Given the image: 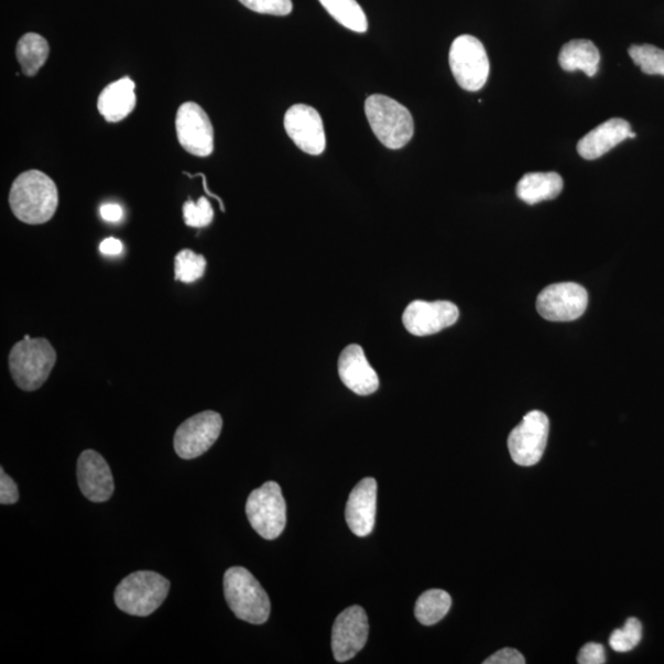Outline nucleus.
Wrapping results in <instances>:
<instances>
[{
	"instance_id": "obj_21",
	"label": "nucleus",
	"mask_w": 664,
	"mask_h": 664,
	"mask_svg": "<svg viewBox=\"0 0 664 664\" xmlns=\"http://www.w3.org/2000/svg\"><path fill=\"white\" fill-rule=\"evenodd\" d=\"M559 63L566 72L581 71L592 78L600 70L601 53L590 40H572L561 49Z\"/></svg>"
},
{
	"instance_id": "obj_1",
	"label": "nucleus",
	"mask_w": 664,
	"mask_h": 664,
	"mask_svg": "<svg viewBox=\"0 0 664 664\" xmlns=\"http://www.w3.org/2000/svg\"><path fill=\"white\" fill-rule=\"evenodd\" d=\"M56 183L39 170H29L14 180L9 193V204L19 221L45 224L52 220L59 207Z\"/></svg>"
},
{
	"instance_id": "obj_22",
	"label": "nucleus",
	"mask_w": 664,
	"mask_h": 664,
	"mask_svg": "<svg viewBox=\"0 0 664 664\" xmlns=\"http://www.w3.org/2000/svg\"><path fill=\"white\" fill-rule=\"evenodd\" d=\"M49 54L48 40L35 32H29L18 42L17 59L27 77H34L39 73L46 63Z\"/></svg>"
},
{
	"instance_id": "obj_35",
	"label": "nucleus",
	"mask_w": 664,
	"mask_h": 664,
	"mask_svg": "<svg viewBox=\"0 0 664 664\" xmlns=\"http://www.w3.org/2000/svg\"><path fill=\"white\" fill-rule=\"evenodd\" d=\"M183 176H187V177H189L190 179H194V178H202L204 192H205L207 194L211 196V198L215 199L218 202H220V205H221V210H222V212H225V207H224V203H223L222 199H221V198H218V196H217V194H214V193H212V192L210 191L209 187H207V179H205V176H204V173H202V172H199V173H194V176H192V173H189L188 171H183Z\"/></svg>"
},
{
	"instance_id": "obj_31",
	"label": "nucleus",
	"mask_w": 664,
	"mask_h": 664,
	"mask_svg": "<svg viewBox=\"0 0 664 664\" xmlns=\"http://www.w3.org/2000/svg\"><path fill=\"white\" fill-rule=\"evenodd\" d=\"M605 661L604 647L596 642L584 645L577 657V662L580 664H603Z\"/></svg>"
},
{
	"instance_id": "obj_27",
	"label": "nucleus",
	"mask_w": 664,
	"mask_h": 664,
	"mask_svg": "<svg viewBox=\"0 0 664 664\" xmlns=\"http://www.w3.org/2000/svg\"><path fill=\"white\" fill-rule=\"evenodd\" d=\"M642 637V625L636 618H629L624 628L616 629L609 637V645L616 652L634 650Z\"/></svg>"
},
{
	"instance_id": "obj_13",
	"label": "nucleus",
	"mask_w": 664,
	"mask_h": 664,
	"mask_svg": "<svg viewBox=\"0 0 664 664\" xmlns=\"http://www.w3.org/2000/svg\"><path fill=\"white\" fill-rule=\"evenodd\" d=\"M369 634L368 616L358 605L347 608L336 618L333 626L331 645L337 662L352 660L367 644Z\"/></svg>"
},
{
	"instance_id": "obj_19",
	"label": "nucleus",
	"mask_w": 664,
	"mask_h": 664,
	"mask_svg": "<svg viewBox=\"0 0 664 664\" xmlns=\"http://www.w3.org/2000/svg\"><path fill=\"white\" fill-rule=\"evenodd\" d=\"M135 89V82L128 77L106 86L97 99V110L107 123L123 122L135 110L137 103Z\"/></svg>"
},
{
	"instance_id": "obj_8",
	"label": "nucleus",
	"mask_w": 664,
	"mask_h": 664,
	"mask_svg": "<svg viewBox=\"0 0 664 664\" xmlns=\"http://www.w3.org/2000/svg\"><path fill=\"white\" fill-rule=\"evenodd\" d=\"M223 419L215 411H203L182 422L173 435V449L182 460H194L220 439Z\"/></svg>"
},
{
	"instance_id": "obj_23",
	"label": "nucleus",
	"mask_w": 664,
	"mask_h": 664,
	"mask_svg": "<svg viewBox=\"0 0 664 664\" xmlns=\"http://www.w3.org/2000/svg\"><path fill=\"white\" fill-rule=\"evenodd\" d=\"M337 23L348 30L363 34L368 30V20L361 6L356 0H319Z\"/></svg>"
},
{
	"instance_id": "obj_34",
	"label": "nucleus",
	"mask_w": 664,
	"mask_h": 664,
	"mask_svg": "<svg viewBox=\"0 0 664 664\" xmlns=\"http://www.w3.org/2000/svg\"><path fill=\"white\" fill-rule=\"evenodd\" d=\"M124 244L116 238H107L101 244V252L107 256H116L123 253Z\"/></svg>"
},
{
	"instance_id": "obj_5",
	"label": "nucleus",
	"mask_w": 664,
	"mask_h": 664,
	"mask_svg": "<svg viewBox=\"0 0 664 664\" xmlns=\"http://www.w3.org/2000/svg\"><path fill=\"white\" fill-rule=\"evenodd\" d=\"M170 582L154 571L130 573L116 587L115 602L123 612L135 616H148L165 603Z\"/></svg>"
},
{
	"instance_id": "obj_18",
	"label": "nucleus",
	"mask_w": 664,
	"mask_h": 664,
	"mask_svg": "<svg viewBox=\"0 0 664 664\" xmlns=\"http://www.w3.org/2000/svg\"><path fill=\"white\" fill-rule=\"evenodd\" d=\"M631 126L623 118L608 119L604 124L588 133L577 145V151L587 160L603 157L613 148L630 138Z\"/></svg>"
},
{
	"instance_id": "obj_6",
	"label": "nucleus",
	"mask_w": 664,
	"mask_h": 664,
	"mask_svg": "<svg viewBox=\"0 0 664 664\" xmlns=\"http://www.w3.org/2000/svg\"><path fill=\"white\" fill-rule=\"evenodd\" d=\"M245 510L250 525L260 537L275 540L285 530L287 507L277 483L268 482L254 489L247 498Z\"/></svg>"
},
{
	"instance_id": "obj_26",
	"label": "nucleus",
	"mask_w": 664,
	"mask_h": 664,
	"mask_svg": "<svg viewBox=\"0 0 664 664\" xmlns=\"http://www.w3.org/2000/svg\"><path fill=\"white\" fill-rule=\"evenodd\" d=\"M631 60L649 75H663L664 51L652 45H634L629 49Z\"/></svg>"
},
{
	"instance_id": "obj_7",
	"label": "nucleus",
	"mask_w": 664,
	"mask_h": 664,
	"mask_svg": "<svg viewBox=\"0 0 664 664\" xmlns=\"http://www.w3.org/2000/svg\"><path fill=\"white\" fill-rule=\"evenodd\" d=\"M450 64L456 83L466 92L482 91L488 80L489 61L486 50L476 38H456L450 51Z\"/></svg>"
},
{
	"instance_id": "obj_10",
	"label": "nucleus",
	"mask_w": 664,
	"mask_h": 664,
	"mask_svg": "<svg viewBox=\"0 0 664 664\" xmlns=\"http://www.w3.org/2000/svg\"><path fill=\"white\" fill-rule=\"evenodd\" d=\"M180 146L196 157H210L214 150V129L209 115L193 102L179 107L176 119Z\"/></svg>"
},
{
	"instance_id": "obj_30",
	"label": "nucleus",
	"mask_w": 664,
	"mask_h": 664,
	"mask_svg": "<svg viewBox=\"0 0 664 664\" xmlns=\"http://www.w3.org/2000/svg\"><path fill=\"white\" fill-rule=\"evenodd\" d=\"M19 499V489L13 481L3 470H0V504L14 505Z\"/></svg>"
},
{
	"instance_id": "obj_12",
	"label": "nucleus",
	"mask_w": 664,
	"mask_h": 664,
	"mask_svg": "<svg viewBox=\"0 0 664 664\" xmlns=\"http://www.w3.org/2000/svg\"><path fill=\"white\" fill-rule=\"evenodd\" d=\"M460 319V309L449 301H413L409 304L402 323L415 336H430L451 328Z\"/></svg>"
},
{
	"instance_id": "obj_9",
	"label": "nucleus",
	"mask_w": 664,
	"mask_h": 664,
	"mask_svg": "<svg viewBox=\"0 0 664 664\" xmlns=\"http://www.w3.org/2000/svg\"><path fill=\"white\" fill-rule=\"evenodd\" d=\"M550 422L546 413L530 411L510 432L508 450L512 460L521 466L536 465L546 452Z\"/></svg>"
},
{
	"instance_id": "obj_28",
	"label": "nucleus",
	"mask_w": 664,
	"mask_h": 664,
	"mask_svg": "<svg viewBox=\"0 0 664 664\" xmlns=\"http://www.w3.org/2000/svg\"><path fill=\"white\" fill-rule=\"evenodd\" d=\"M185 224L191 228L209 226L213 222L214 211L211 202L201 198L198 202L189 199L182 207Z\"/></svg>"
},
{
	"instance_id": "obj_2",
	"label": "nucleus",
	"mask_w": 664,
	"mask_h": 664,
	"mask_svg": "<svg viewBox=\"0 0 664 664\" xmlns=\"http://www.w3.org/2000/svg\"><path fill=\"white\" fill-rule=\"evenodd\" d=\"M56 361V350L49 340L25 336L9 354L10 375L21 390L35 391L45 384Z\"/></svg>"
},
{
	"instance_id": "obj_11",
	"label": "nucleus",
	"mask_w": 664,
	"mask_h": 664,
	"mask_svg": "<svg viewBox=\"0 0 664 664\" xmlns=\"http://www.w3.org/2000/svg\"><path fill=\"white\" fill-rule=\"evenodd\" d=\"M588 306L587 291L573 282L555 283L537 299V309L550 322H573L582 317Z\"/></svg>"
},
{
	"instance_id": "obj_3",
	"label": "nucleus",
	"mask_w": 664,
	"mask_h": 664,
	"mask_svg": "<svg viewBox=\"0 0 664 664\" xmlns=\"http://www.w3.org/2000/svg\"><path fill=\"white\" fill-rule=\"evenodd\" d=\"M369 126L384 147L400 149L405 147L413 136V118L404 105L391 97L375 94L365 105Z\"/></svg>"
},
{
	"instance_id": "obj_32",
	"label": "nucleus",
	"mask_w": 664,
	"mask_h": 664,
	"mask_svg": "<svg viewBox=\"0 0 664 664\" xmlns=\"http://www.w3.org/2000/svg\"><path fill=\"white\" fill-rule=\"evenodd\" d=\"M524 655L516 649H503L484 661V664H525Z\"/></svg>"
},
{
	"instance_id": "obj_25",
	"label": "nucleus",
	"mask_w": 664,
	"mask_h": 664,
	"mask_svg": "<svg viewBox=\"0 0 664 664\" xmlns=\"http://www.w3.org/2000/svg\"><path fill=\"white\" fill-rule=\"evenodd\" d=\"M207 261L204 256L185 249L176 257V281L193 283L204 276Z\"/></svg>"
},
{
	"instance_id": "obj_17",
	"label": "nucleus",
	"mask_w": 664,
	"mask_h": 664,
	"mask_svg": "<svg viewBox=\"0 0 664 664\" xmlns=\"http://www.w3.org/2000/svg\"><path fill=\"white\" fill-rule=\"evenodd\" d=\"M339 376L341 382L357 396H371L379 388L378 375L359 345L347 346L341 352Z\"/></svg>"
},
{
	"instance_id": "obj_14",
	"label": "nucleus",
	"mask_w": 664,
	"mask_h": 664,
	"mask_svg": "<svg viewBox=\"0 0 664 664\" xmlns=\"http://www.w3.org/2000/svg\"><path fill=\"white\" fill-rule=\"evenodd\" d=\"M285 129L296 146L310 156H320L326 148L325 129L320 114L314 107L297 104L285 115Z\"/></svg>"
},
{
	"instance_id": "obj_4",
	"label": "nucleus",
	"mask_w": 664,
	"mask_h": 664,
	"mask_svg": "<svg viewBox=\"0 0 664 664\" xmlns=\"http://www.w3.org/2000/svg\"><path fill=\"white\" fill-rule=\"evenodd\" d=\"M224 596L236 618L254 625L267 622L271 613L270 598L252 572L239 566L226 570Z\"/></svg>"
},
{
	"instance_id": "obj_16",
	"label": "nucleus",
	"mask_w": 664,
	"mask_h": 664,
	"mask_svg": "<svg viewBox=\"0 0 664 664\" xmlns=\"http://www.w3.org/2000/svg\"><path fill=\"white\" fill-rule=\"evenodd\" d=\"M377 488L376 478L366 477L355 486L348 497L346 520L357 537H367L373 531L377 514Z\"/></svg>"
},
{
	"instance_id": "obj_15",
	"label": "nucleus",
	"mask_w": 664,
	"mask_h": 664,
	"mask_svg": "<svg viewBox=\"0 0 664 664\" xmlns=\"http://www.w3.org/2000/svg\"><path fill=\"white\" fill-rule=\"evenodd\" d=\"M77 476L82 494L92 503L102 504L112 498L115 492L114 476L99 453L88 450L81 454Z\"/></svg>"
},
{
	"instance_id": "obj_29",
	"label": "nucleus",
	"mask_w": 664,
	"mask_h": 664,
	"mask_svg": "<svg viewBox=\"0 0 664 664\" xmlns=\"http://www.w3.org/2000/svg\"><path fill=\"white\" fill-rule=\"evenodd\" d=\"M244 7L259 14L286 17L292 13V0H239Z\"/></svg>"
},
{
	"instance_id": "obj_24",
	"label": "nucleus",
	"mask_w": 664,
	"mask_h": 664,
	"mask_svg": "<svg viewBox=\"0 0 664 664\" xmlns=\"http://www.w3.org/2000/svg\"><path fill=\"white\" fill-rule=\"evenodd\" d=\"M452 607L451 596L443 590L422 593L415 605V615L422 625L431 626L441 622Z\"/></svg>"
},
{
	"instance_id": "obj_20",
	"label": "nucleus",
	"mask_w": 664,
	"mask_h": 664,
	"mask_svg": "<svg viewBox=\"0 0 664 664\" xmlns=\"http://www.w3.org/2000/svg\"><path fill=\"white\" fill-rule=\"evenodd\" d=\"M563 189L558 172H528L517 185L518 199L527 204L557 199Z\"/></svg>"
},
{
	"instance_id": "obj_33",
	"label": "nucleus",
	"mask_w": 664,
	"mask_h": 664,
	"mask_svg": "<svg viewBox=\"0 0 664 664\" xmlns=\"http://www.w3.org/2000/svg\"><path fill=\"white\" fill-rule=\"evenodd\" d=\"M103 220L106 222H119L123 220L124 210L123 207L116 203H107L102 207L101 210Z\"/></svg>"
}]
</instances>
